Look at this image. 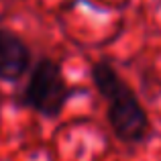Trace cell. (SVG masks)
<instances>
[{
	"mask_svg": "<svg viewBox=\"0 0 161 161\" xmlns=\"http://www.w3.org/2000/svg\"><path fill=\"white\" fill-rule=\"evenodd\" d=\"M90 80L106 102V120L112 135L126 145L141 143L149 133V116L116 67L106 59L94 61L90 65Z\"/></svg>",
	"mask_w": 161,
	"mask_h": 161,
	"instance_id": "1",
	"label": "cell"
},
{
	"mask_svg": "<svg viewBox=\"0 0 161 161\" xmlns=\"http://www.w3.org/2000/svg\"><path fill=\"white\" fill-rule=\"evenodd\" d=\"M69 96L71 88L63 78L61 65L51 57H39L20 92V106L53 120L63 112Z\"/></svg>",
	"mask_w": 161,
	"mask_h": 161,
	"instance_id": "2",
	"label": "cell"
},
{
	"mask_svg": "<svg viewBox=\"0 0 161 161\" xmlns=\"http://www.w3.org/2000/svg\"><path fill=\"white\" fill-rule=\"evenodd\" d=\"M33 53L23 37L0 25V82L16 84L31 71Z\"/></svg>",
	"mask_w": 161,
	"mask_h": 161,
	"instance_id": "3",
	"label": "cell"
}]
</instances>
